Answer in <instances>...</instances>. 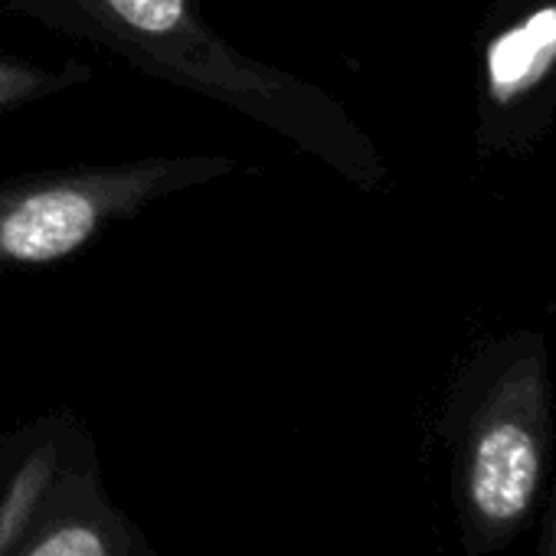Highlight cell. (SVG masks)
I'll use <instances>...</instances> for the list:
<instances>
[{
    "instance_id": "1",
    "label": "cell",
    "mask_w": 556,
    "mask_h": 556,
    "mask_svg": "<svg viewBox=\"0 0 556 556\" xmlns=\"http://www.w3.org/2000/svg\"><path fill=\"white\" fill-rule=\"evenodd\" d=\"M452 504L468 556L514 543L540 510L549 471L543 357L514 351L491 367L455 419Z\"/></svg>"
},
{
    "instance_id": "2",
    "label": "cell",
    "mask_w": 556,
    "mask_h": 556,
    "mask_svg": "<svg viewBox=\"0 0 556 556\" xmlns=\"http://www.w3.org/2000/svg\"><path fill=\"white\" fill-rule=\"evenodd\" d=\"M96 203L79 190H43L11 210L0 226V249L21 262H50L79 249L96 229Z\"/></svg>"
},
{
    "instance_id": "3",
    "label": "cell",
    "mask_w": 556,
    "mask_h": 556,
    "mask_svg": "<svg viewBox=\"0 0 556 556\" xmlns=\"http://www.w3.org/2000/svg\"><path fill=\"white\" fill-rule=\"evenodd\" d=\"M556 60V4L540 8L530 17H523L517 27L504 30L488 47V86L497 102H507L530 86L540 83V76Z\"/></svg>"
},
{
    "instance_id": "4",
    "label": "cell",
    "mask_w": 556,
    "mask_h": 556,
    "mask_svg": "<svg viewBox=\"0 0 556 556\" xmlns=\"http://www.w3.org/2000/svg\"><path fill=\"white\" fill-rule=\"evenodd\" d=\"M14 556H112L109 530L86 514L53 517L43 530L21 540Z\"/></svg>"
},
{
    "instance_id": "5",
    "label": "cell",
    "mask_w": 556,
    "mask_h": 556,
    "mask_svg": "<svg viewBox=\"0 0 556 556\" xmlns=\"http://www.w3.org/2000/svg\"><path fill=\"white\" fill-rule=\"evenodd\" d=\"M47 481H50V465L43 458H34L14 478L8 497L0 501V556H14V549L27 536V523L40 507Z\"/></svg>"
},
{
    "instance_id": "6",
    "label": "cell",
    "mask_w": 556,
    "mask_h": 556,
    "mask_svg": "<svg viewBox=\"0 0 556 556\" xmlns=\"http://www.w3.org/2000/svg\"><path fill=\"white\" fill-rule=\"evenodd\" d=\"M112 11L141 34H167L184 17V0H109Z\"/></svg>"
},
{
    "instance_id": "7",
    "label": "cell",
    "mask_w": 556,
    "mask_h": 556,
    "mask_svg": "<svg viewBox=\"0 0 556 556\" xmlns=\"http://www.w3.org/2000/svg\"><path fill=\"white\" fill-rule=\"evenodd\" d=\"M536 556H556V481H553V494L543 514V533H540V546Z\"/></svg>"
}]
</instances>
